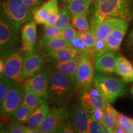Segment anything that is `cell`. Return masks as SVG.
<instances>
[{"instance_id": "cell-18", "label": "cell", "mask_w": 133, "mask_h": 133, "mask_svg": "<svg viewBox=\"0 0 133 133\" xmlns=\"http://www.w3.org/2000/svg\"><path fill=\"white\" fill-rule=\"evenodd\" d=\"M115 73L125 82L133 83V66L130 61L123 56L118 57Z\"/></svg>"}, {"instance_id": "cell-5", "label": "cell", "mask_w": 133, "mask_h": 133, "mask_svg": "<svg viewBox=\"0 0 133 133\" xmlns=\"http://www.w3.org/2000/svg\"><path fill=\"white\" fill-rule=\"evenodd\" d=\"M89 50L81 54L76 72V88L81 93L88 90L94 85V67Z\"/></svg>"}, {"instance_id": "cell-26", "label": "cell", "mask_w": 133, "mask_h": 133, "mask_svg": "<svg viewBox=\"0 0 133 133\" xmlns=\"http://www.w3.org/2000/svg\"><path fill=\"white\" fill-rule=\"evenodd\" d=\"M33 111L30 108L22 103L12 115V123L25 124Z\"/></svg>"}, {"instance_id": "cell-47", "label": "cell", "mask_w": 133, "mask_h": 133, "mask_svg": "<svg viewBox=\"0 0 133 133\" xmlns=\"http://www.w3.org/2000/svg\"><path fill=\"white\" fill-rule=\"evenodd\" d=\"M102 133H114V131L110 130V129L107 128H106V127H104V126Z\"/></svg>"}, {"instance_id": "cell-24", "label": "cell", "mask_w": 133, "mask_h": 133, "mask_svg": "<svg viewBox=\"0 0 133 133\" xmlns=\"http://www.w3.org/2000/svg\"><path fill=\"white\" fill-rule=\"evenodd\" d=\"M89 4L90 0H72L67 7L72 16L86 15Z\"/></svg>"}, {"instance_id": "cell-34", "label": "cell", "mask_w": 133, "mask_h": 133, "mask_svg": "<svg viewBox=\"0 0 133 133\" xmlns=\"http://www.w3.org/2000/svg\"><path fill=\"white\" fill-rule=\"evenodd\" d=\"M61 36H62V29L53 25L45 26L44 35L42 38L49 39V38L60 37Z\"/></svg>"}, {"instance_id": "cell-23", "label": "cell", "mask_w": 133, "mask_h": 133, "mask_svg": "<svg viewBox=\"0 0 133 133\" xmlns=\"http://www.w3.org/2000/svg\"><path fill=\"white\" fill-rule=\"evenodd\" d=\"M41 45L44 48L46 52L55 51L61 48L69 47L70 43L66 41L62 36L49 39H43L41 40Z\"/></svg>"}, {"instance_id": "cell-15", "label": "cell", "mask_w": 133, "mask_h": 133, "mask_svg": "<svg viewBox=\"0 0 133 133\" xmlns=\"http://www.w3.org/2000/svg\"><path fill=\"white\" fill-rule=\"evenodd\" d=\"M119 54L116 52H108L96 60L94 68L96 70L103 74L115 73L116 64Z\"/></svg>"}, {"instance_id": "cell-31", "label": "cell", "mask_w": 133, "mask_h": 133, "mask_svg": "<svg viewBox=\"0 0 133 133\" xmlns=\"http://www.w3.org/2000/svg\"><path fill=\"white\" fill-rule=\"evenodd\" d=\"M89 51L92 59H97L100 56L107 52L106 39H96L95 45Z\"/></svg>"}, {"instance_id": "cell-17", "label": "cell", "mask_w": 133, "mask_h": 133, "mask_svg": "<svg viewBox=\"0 0 133 133\" xmlns=\"http://www.w3.org/2000/svg\"><path fill=\"white\" fill-rule=\"evenodd\" d=\"M124 21L125 20L114 17L105 18L96 31L95 34L96 39H106L110 33L115 29L122 24Z\"/></svg>"}, {"instance_id": "cell-29", "label": "cell", "mask_w": 133, "mask_h": 133, "mask_svg": "<svg viewBox=\"0 0 133 133\" xmlns=\"http://www.w3.org/2000/svg\"><path fill=\"white\" fill-rule=\"evenodd\" d=\"M48 1L49 3V11L48 20L44 24L45 26L54 25L60 12L58 8V0H48Z\"/></svg>"}, {"instance_id": "cell-19", "label": "cell", "mask_w": 133, "mask_h": 133, "mask_svg": "<svg viewBox=\"0 0 133 133\" xmlns=\"http://www.w3.org/2000/svg\"><path fill=\"white\" fill-rule=\"evenodd\" d=\"M50 110H51L49 105L46 103L41 104L33 111L29 118L25 123V124L31 128H38L43 119L45 118L46 116L49 114Z\"/></svg>"}, {"instance_id": "cell-39", "label": "cell", "mask_w": 133, "mask_h": 133, "mask_svg": "<svg viewBox=\"0 0 133 133\" xmlns=\"http://www.w3.org/2000/svg\"><path fill=\"white\" fill-rule=\"evenodd\" d=\"M105 18L100 15L97 12H96L93 16L92 19L91 21V30L94 32V34H96L98 28L101 25V24L104 22Z\"/></svg>"}, {"instance_id": "cell-52", "label": "cell", "mask_w": 133, "mask_h": 133, "mask_svg": "<svg viewBox=\"0 0 133 133\" xmlns=\"http://www.w3.org/2000/svg\"><path fill=\"white\" fill-rule=\"evenodd\" d=\"M131 129L133 131V121H132V125H131Z\"/></svg>"}, {"instance_id": "cell-27", "label": "cell", "mask_w": 133, "mask_h": 133, "mask_svg": "<svg viewBox=\"0 0 133 133\" xmlns=\"http://www.w3.org/2000/svg\"><path fill=\"white\" fill-rule=\"evenodd\" d=\"M49 11V1L43 4L40 8H38L33 12V19L36 24H45L48 20Z\"/></svg>"}, {"instance_id": "cell-36", "label": "cell", "mask_w": 133, "mask_h": 133, "mask_svg": "<svg viewBox=\"0 0 133 133\" xmlns=\"http://www.w3.org/2000/svg\"><path fill=\"white\" fill-rule=\"evenodd\" d=\"M132 121V119L128 116L117 112V125L120 126L126 131L131 129Z\"/></svg>"}, {"instance_id": "cell-3", "label": "cell", "mask_w": 133, "mask_h": 133, "mask_svg": "<svg viewBox=\"0 0 133 133\" xmlns=\"http://www.w3.org/2000/svg\"><path fill=\"white\" fill-rule=\"evenodd\" d=\"M94 84L110 103L123 96L127 90L124 81L98 73L94 74Z\"/></svg>"}, {"instance_id": "cell-21", "label": "cell", "mask_w": 133, "mask_h": 133, "mask_svg": "<svg viewBox=\"0 0 133 133\" xmlns=\"http://www.w3.org/2000/svg\"><path fill=\"white\" fill-rule=\"evenodd\" d=\"M80 55L74 59L65 62L54 61V62L52 63V67L58 70L66 76L75 79L76 70H77Z\"/></svg>"}, {"instance_id": "cell-4", "label": "cell", "mask_w": 133, "mask_h": 133, "mask_svg": "<svg viewBox=\"0 0 133 133\" xmlns=\"http://www.w3.org/2000/svg\"><path fill=\"white\" fill-rule=\"evenodd\" d=\"M96 12L105 19L114 17L129 21L133 18V0H100Z\"/></svg>"}, {"instance_id": "cell-9", "label": "cell", "mask_w": 133, "mask_h": 133, "mask_svg": "<svg viewBox=\"0 0 133 133\" xmlns=\"http://www.w3.org/2000/svg\"><path fill=\"white\" fill-rule=\"evenodd\" d=\"M25 91V84L16 83L10 89L1 104V114L12 116L23 103Z\"/></svg>"}, {"instance_id": "cell-13", "label": "cell", "mask_w": 133, "mask_h": 133, "mask_svg": "<svg viewBox=\"0 0 133 133\" xmlns=\"http://www.w3.org/2000/svg\"><path fill=\"white\" fill-rule=\"evenodd\" d=\"M71 119L76 133H90V116L82 105L75 106Z\"/></svg>"}, {"instance_id": "cell-28", "label": "cell", "mask_w": 133, "mask_h": 133, "mask_svg": "<svg viewBox=\"0 0 133 133\" xmlns=\"http://www.w3.org/2000/svg\"><path fill=\"white\" fill-rule=\"evenodd\" d=\"M17 83L12 79L9 78L4 75L0 76V103L2 104L4 98L10 89L14 86Z\"/></svg>"}, {"instance_id": "cell-45", "label": "cell", "mask_w": 133, "mask_h": 133, "mask_svg": "<svg viewBox=\"0 0 133 133\" xmlns=\"http://www.w3.org/2000/svg\"><path fill=\"white\" fill-rule=\"evenodd\" d=\"M114 133H126V131L124 129H123L122 128H121L120 126H116L115 129H114Z\"/></svg>"}, {"instance_id": "cell-7", "label": "cell", "mask_w": 133, "mask_h": 133, "mask_svg": "<svg viewBox=\"0 0 133 133\" xmlns=\"http://www.w3.org/2000/svg\"><path fill=\"white\" fill-rule=\"evenodd\" d=\"M69 119V112L65 107H54L43 119L38 129L42 133H56Z\"/></svg>"}, {"instance_id": "cell-55", "label": "cell", "mask_w": 133, "mask_h": 133, "mask_svg": "<svg viewBox=\"0 0 133 133\" xmlns=\"http://www.w3.org/2000/svg\"><path fill=\"white\" fill-rule=\"evenodd\" d=\"M56 133H59V132H56Z\"/></svg>"}, {"instance_id": "cell-41", "label": "cell", "mask_w": 133, "mask_h": 133, "mask_svg": "<svg viewBox=\"0 0 133 133\" xmlns=\"http://www.w3.org/2000/svg\"><path fill=\"white\" fill-rule=\"evenodd\" d=\"M59 133H76L71 121L69 119L64 124L59 131Z\"/></svg>"}, {"instance_id": "cell-49", "label": "cell", "mask_w": 133, "mask_h": 133, "mask_svg": "<svg viewBox=\"0 0 133 133\" xmlns=\"http://www.w3.org/2000/svg\"><path fill=\"white\" fill-rule=\"evenodd\" d=\"M0 133H5L4 132V129L2 128V126H1V132H0Z\"/></svg>"}, {"instance_id": "cell-51", "label": "cell", "mask_w": 133, "mask_h": 133, "mask_svg": "<svg viewBox=\"0 0 133 133\" xmlns=\"http://www.w3.org/2000/svg\"><path fill=\"white\" fill-rule=\"evenodd\" d=\"M126 133H133V131L130 129H129L128 131H126Z\"/></svg>"}, {"instance_id": "cell-25", "label": "cell", "mask_w": 133, "mask_h": 133, "mask_svg": "<svg viewBox=\"0 0 133 133\" xmlns=\"http://www.w3.org/2000/svg\"><path fill=\"white\" fill-rule=\"evenodd\" d=\"M102 124L112 131H114L117 126V111L110 104L104 110Z\"/></svg>"}, {"instance_id": "cell-10", "label": "cell", "mask_w": 133, "mask_h": 133, "mask_svg": "<svg viewBox=\"0 0 133 133\" xmlns=\"http://www.w3.org/2000/svg\"><path fill=\"white\" fill-rule=\"evenodd\" d=\"M81 104L88 114H91L96 108L105 110L110 102L94 84L89 89L81 93Z\"/></svg>"}, {"instance_id": "cell-43", "label": "cell", "mask_w": 133, "mask_h": 133, "mask_svg": "<svg viewBox=\"0 0 133 133\" xmlns=\"http://www.w3.org/2000/svg\"><path fill=\"white\" fill-rule=\"evenodd\" d=\"M104 110L102 109H99V108H96L94 109V110L93 111L92 113L91 114H89L92 118L94 119H96V120L100 121V122L102 123L103 116H104Z\"/></svg>"}, {"instance_id": "cell-46", "label": "cell", "mask_w": 133, "mask_h": 133, "mask_svg": "<svg viewBox=\"0 0 133 133\" xmlns=\"http://www.w3.org/2000/svg\"><path fill=\"white\" fill-rule=\"evenodd\" d=\"M4 59L1 58V61H0V74L3 75V70H4Z\"/></svg>"}, {"instance_id": "cell-2", "label": "cell", "mask_w": 133, "mask_h": 133, "mask_svg": "<svg viewBox=\"0 0 133 133\" xmlns=\"http://www.w3.org/2000/svg\"><path fill=\"white\" fill-rule=\"evenodd\" d=\"M1 15L16 29L32 20L31 12L23 0H4L1 3Z\"/></svg>"}, {"instance_id": "cell-16", "label": "cell", "mask_w": 133, "mask_h": 133, "mask_svg": "<svg viewBox=\"0 0 133 133\" xmlns=\"http://www.w3.org/2000/svg\"><path fill=\"white\" fill-rule=\"evenodd\" d=\"M128 27V22L125 21L115 29L106 38L107 52H117Z\"/></svg>"}, {"instance_id": "cell-14", "label": "cell", "mask_w": 133, "mask_h": 133, "mask_svg": "<svg viewBox=\"0 0 133 133\" xmlns=\"http://www.w3.org/2000/svg\"><path fill=\"white\" fill-rule=\"evenodd\" d=\"M22 48L21 51L26 53L36 49V24L35 21L29 22L21 31Z\"/></svg>"}, {"instance_id": "cell-11", "label": "cell", "mask_w": 133, "mask_h": 133, "mask_svg": "<svg viewBox=\"0 0 133 133\" xmlns=\"http://www.w3.org/2000/svg\"><path fill=\"white\" fill-rule=\"evenodd\" d=\"M44 57L36 49L25 53L22 71V75L25 79L40 74L44 71Z\"/></svg>"}, {"instance_id": "cell-30", "label": "cell", "mask_w": 133, "mask_h": 133, "mask_svg": "<svg viewBox=\"0 0 133 133\" xmlns=\"http://www.w3.org/2000/svg\"><path fill=\"white\" fill-rule=\"evenodd\" d=\"M71 14L70 12L68 7L64 8L60 11L59 16L57 21L55 22L54 25L57 26L60 29H63L66 26L70 25Z\"/></svg>"}, {"instance_id": "cell-1", "label": "cell", "mask_w": 133, "mask_h": 133, "mask_svg": "<svg viewBox=\"0 0 133 133\" xmlns=\"http://www.w3.org/2000/svg\"><path fill=\"white\" fill-rule=\"evenodd\" d=\"M50 84L48 96L50 103L62 105L74 96L76 84L75 78L69 77L54 67L49 70Z\"/></svg>"}, {"instance_id": "cell-35", "label": "cell", "mask_w": 133, "mask_h": 133, "mask_svg": "<svg viewBox=\"0 0 133 133\" xmlns=\"http://www.w3.org/2000/svg\"><path fill=\"white\" fill-rule=\"evenodd\" d=\"M69 47L76 49L80 53H82L84 51L89 50L86 43L80 38V36H79L78 32L75 37L70 43Z\"/></svg>"}, {"instance_id": "cell-20", "label": "cell", "mask_w": 133, "mask_h": 133, "mask_svg": "<svg viewBox=\"0 0 133 133\" xmlns=\"http://www.w3.org/2000/svg\"><path fill=\"white\" fill-rule=\"evenodd\" d=\"M81 54L78 51L70 47H65L47 52V56L56 62H65L74 59Z\"/></svg>"}, {"instance_id": "cell-53", "label": "cell", "mask_w": 133, "mask_h": 133, "mask_svg": "<svg viewBox=\"0 0 133 133\" xmlns=\"http://www.w3.org/2000/svg\"><path fill=\"white\" fill-rule=\"evenodd\" d=\"M131 92H132V94L133 95V86H132V88H131Z\"/></svg>"}, {"instance_id": "cell-22", "label": "cell", "mask_w": 133, "mask_h": 133, "mask_svg": "<svg viewBox=\"0 0 133 133\" xmlns=\"http://www.w3.org/2000/svg\"><path fill=\"white\" fill-rule=\"evenodd\" d=\"M25 95L23 103L25 105L30 108L31 110H34L38 106L40 105L43 103H46L43 98L32 90L29 84L25 83Z\"/></svg>"}, {"instance_id": "cell-38", "label": "cell", "mask_w": 133, "mask_h": 133, "mask_svg": "<svg viewBox=\"0 0 133 133\" xmlns=\"http://www.w3.org/2000/svg\"><path fill=\"white\" fill-rule=\"evenodd\" d=\"M5 133H27L26 126L20 123H12L4 129Z\"/></svg>"}, {"instance_id": "cell-33", "label": "cell", "mask_w": 133, "mask_h": 133, "mask_svg": "<svg viewBox=\"0 0 133 133\" xmlns=\"http://www.w3.org/2000/svg\"><path fill=\"white\" fill-rule=\"evenodd\" d=\"M78 33L80 38L86 43L88 49H91L95 45L96 41V35L91 30L84 31H78Z\"/></svg>"}, {"instance_id": "cell-40", "label": "cell", "mask_w": 133, "mask_h": 133, "mask_svg": "<svg viewBox=\"0 0 133 133\" xmlns=\"http://www.w3.org/2000/svg\"><path fill=\"white\" fill-rule=\"evenodd\" d=\"M90 116V133H102L104 126L102 125V123L96 120Z\"/></svg>"}, {"instance_id": "cell-6", "label": "cell", "mask_w": 133, "mask_h": 133, "mask_svg": "<svg viewBox=\"0 0 133 133\" xmlns=\"http://www.w3.org/2000/svg\"><path fill=\"white\" fill-rule=\"evenodd\" d=\"M24 57V52L14 49L1 56V58L4 61L3 75L17 83H22L25 80L22 75Z\"/></svg>"}, {"instance_id": "cell-37", "label": "cell", "mask_w": 133, "mask_h": 133, "mask_svg": "<svg viewBox=\"0 0 133 133\" xmlns=\"http://www.w3.org/2000/svg\"><path fill=\"white\" fill-rule=\"evenodd\" d=\"M78 31H76L75 28L72 25H69L62 29V37L64 38L66 41L70 43L77 35Z\"/></svg>"}, {"instance_id": "cell-54", "label": "cell", "mask_w": 133, "mask_h": 133, "mask_svg": "<svg viewBox=\"0 0 133 133\" xmlns=\"http://www.w3.org/2000/svg\"><path fill=\"white\" fill-rule=\"evenodd\" d=\"M65 1H71L72 0H65Z\"/></svg>"}, {"instance_id": "cell-12", "label": "cell", "mask_w": 133, "mask_h": 133, "mask_svg": "<svg viewBox=\"0 0 133 133\" xmlns=\"http://www.w3.org/2000/svg\"><path fill=\"white\" fill-rule=\"evenodd\" d=\"M25 83L29 84L32 90L43 98L46 103L49 101L48 91L50 84L49 71H43L40 74L29 78Z\"/></svg>"}, {"instance_id": "cell-8", "label": "cell", "mask_w": 133, "mask_h": 133, "mask_svg": "<svg viewBox=\"0 0 133 133\" xmlns=\"http://www.w3.org/2000/svg\"><path fill=\"white\" fill-rule=\"evenodd\" d=\"M18 29L1 15L0 20V48L1 55L6 54L13 50L19 43Z\"/></svg>"}, {"instance_id": "cell-50", "label": "cell", "mask_w": 133, "mask_h": 133, "mask_svg": "<svg viewBox=\"0 0 133 133\" xmlns=\"http://www.w3.org/2000/svg\"><path fill=\"white\" fill-rule=\"evenodd\" d=\"M99 1H100V0H96V7H97V6H98V4H99Z\"/></svg>"}, {"instance_id": "cell-42", "label": "cell", "mask_w": 133, "mask_h": 133, "mask_svg": "<svg viewBox=\"0 0 133 133\" xmlns=\"http://www.w3.org/2000/svg\"><path fill=\"white\" fill-rule=\"evenodd\" d=\"M28 7L30 9L31 12H33L43 3V0H23Z\"/></svg>"}, {"instance_id": "cell-44", "label": "cell", "mask_w": 133, "mask_h": 133, "mask_svg": "<svg viewBox=\"0 0 133 133\" xmlns=\"http://www.w3.org/2000/svg\"><path fill=\"white\" fill-rule=\"evenodd\" d=\"M26 129H27V133H42L38 128H29L27 126L26 127Z\"/></svg>"}, {"instance_id": "cell-48", "label": "cell", "mask_w": 133, "mask_h": 133, "mask_svg": "<svg viewBox=\"0 0 133 133\" xmlns=\"http://www.w3.org/2000/svg\"><path fill=\"white\" fill-rule=\"evenodd\" d=\"M130 38H131V44H132V46L133 47V31L131 32L130 35Z\"/></svg>"}, {"instance_id": "cell-32", "label": "cell", "mask_w": 133, "mask_h": 133, "mask_svg": "<svg viewBox=\"0 0 133 133\" xmlns=\"http://www.w3.org/2000/svg\"><path fill=\"white\" fill-rule=\"evenodd\" d=\"M71 24L79 31H84L89 30V24L86 15L72 16Z\"/></svg>"}]
</instances>
